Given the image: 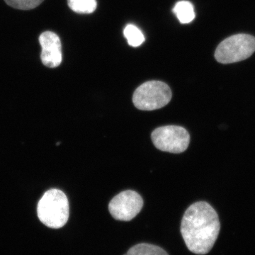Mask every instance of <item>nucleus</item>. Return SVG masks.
<instances>
[{"label":"nucleus","instance_id":"obj_2","mask_svg":"<svg viewBox=\"0 0 255 255\" xmlns=\"http://www.w3.org/2000/svg\"><path fill=\"white\" fill-rule=\"evenodd\" d=\"M37 214L40 221L48 227H63L69 219L68 197L59 189L46 191L38 202Z\"/></svg>","mask_w":255,"mask_h":255},{"label":"nucleus","instance_id":"obj_4","mask_svg":"<svg viewBox=\"0 0 255 255\" xmlns=\"http://www.w3.org/2000/svg\"><path fill=\"white\" fill-rule=\"evenodd\" d=\"M172 95V91L167 84L152 80L137 87L132 96V102L137 110H157L168 105Z\"/></svg>","mask_w":255,"mask_h":255},{"label":"nucleus","instance_id":"obj_12","mask_svg":"<svg viewBox=\"0 0 255 255\" xmlns=\"http://www.w3.org/2000/svg\"><path fill=\"white\" fill-rule=\"evenodd\" d=\"M11 7L15 9L29 10L34 9L43 2V0H4Z\"/></svg>","mask_w":255,"mask_h":255},{"label":"nucleus","instance_id":"obj_10","mask_svg":"<svg viewBox=\"0 0 255 255\" xmlns=\"http://www.w3.org/2000/svg\"><path fill=\"white\" fill-rule=\"evenodd\" d=\"M70 9L79 14H91L97 9L96 0H68Z\"/></svg>","mask_w":255,"mask_h":255},{"label":"nucleus","instance_id":"obj_5","mask_svg":"<svg viewBox=\"0 0 255 255\" xmlns=\"http://www.w3.org/2000/svg\"><path fill=\"white\" fill-rule=\"evenodd\" d=\"M156 148L171 153H182L189 147L190 135L184 128L165 126L157 128L151 135Z\"/></svg>","mask_w":255,"mask_h":255},{"label":"nucleus","instance_id":"obj_8","mask_svg":"<svg viewBox=\"0 0 255 255\" xmlns=\"http://www.w3.org/2000/svg\"><path fill=\"white\" fill-rule=\"evenodd\" d=\"M172 11L182 23H189L195 18L194 6L189 1H178Z\"/></svg>","mask_w":255,"mask_h":255},{"label":"nucleus","instance_id":"obj_7","mask_svg":"<svg viewBox=\"0 0 255 255\" xmlns=\"http://www.w3.org/2000/svg\"><path fill=\"white\" fill-rule=\"evenodd\" d=\"M42 48V63L46 67L55 68L62 63V45L58 35L51 31H46L39 37Z\"/></svg>","mask_w":255,"mask_h":255},{"label":"nucleus","instance_id":"obj_6","mask_svg":"<svg viewBox=\"0 0 255 255\" xmlns=\"http://www.w3.org/2000/svg\"><path fill=\"white\" fill-rule=\"evenodd\" d=\"M143 206L142 198L136 191L127 190L119 193L109 204V210L114 219L130 221L140 212Z\"/></svg>","mask_w":255,"mask_h":255},{"label":"nucleus","instance_id":"obj_11","mask_svg":"<svg viewBox=\"0 0 255 255\" xmlns=\"http://www.w3.org/2000/svg\"><path fill=\"white\" fill-rule=\"evenodd\" d=\"M124 36L128 43L132 47H138L145 41V37L141 31L134 25L129 24L126 26L124 31Z\"/></svg>","mask_w":255,"mask_h":255},{"label":"nucleus","instance_id":"obj_1","mask_svg":"<svg viewBox=\"0 0 255 255\" xmlns=\"http://www.w3.org/2000/svg\"><path fill=\"white\" fill-rule=\"evenodd\" d=\"M221 230L219 216L209 203L199 201L189 206L181 223V233L188 249L196 255L212 250Z\"/></svg>","mask_w":255,"mask_h":255},{"label":"nucleus","instance_id":"obj_13","mask_svg":"<svg viewBox=\"0 0 255 255\" xmlns=\"http://www.w3.org/2000/svg\"><path fill=\"white\" fill-rule=\"evenodd\" d=\"M127 255V254H126V255Z\"/></svg>","mask_w":255,"mask_h":255},{"label":"nucleus","instance_id":"obj_9","mask_svg":"<svg viewBox=\"0 0 255 255\" xmlns=\"http://www.w3.org/2000/svg\"><path fill=\"white\" fill-rule=\"evenodd\" d=\"M127 255H169L160 247L147 243H140L132 247L127 252Z\"/></svg>","mask_w":255,"mask_h":255},{"label":"nucleus","instance_id":"obj_3","mask_svg":"<svg viewBox=\"0 0 255 255\" xmlns=\"http://www.w3.org/2000/svg\"><path fill=\"white\" fill-rule=\"evenodd\" d=\"M255 52V37L240 33L228 37L218 46L215 58L220 63H238L249 58Z\"/></svg>","mask_w":255,"mask_h":255}]
</instances>
